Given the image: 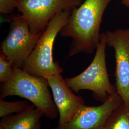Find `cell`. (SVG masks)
I'll return each mask as SVG.
<instances>
[{
	"instance_id": "obj_1",
	"label": "cell",
	"mask_w": 129,
	"mask_h": 129,
	"mask_svg": "<svg viewBox=\"0 0 129 129\" xmlns=\"http://www.w3.org/2000/svg\"><path fill=\"white\" fill-rule=\"evenodd\" d=\"M112 0H85L72 10L60 34L72 39L69 56L80 53L91 54L100 42L103 15Z\"/></svg>"
},
{
	"instance_id": "obj_2",
	"label": "cell",
	"mask_w": 129,
	"mask_h": 129,
	"mask_svg": "<svg viewBox=\"0 0 129 129\" xmlns=\"http://www.w3.org/2000/svg\"><path fill=\"white\" fill-rule=\"evenodd\" d=\"M49 87L46 78L33 76L14 66L11 78L1 85L0 99L12 96L23 98L42 111L47 118L55 119L59 113Z\"/></svg>"
},
{
	"instance_id": "obj_3",
	"label": "cell",
	"mask_w": 129,
	"mask_h": 129,
	"mask_svg": "<svg viewBox=\"0 0 129 129\" xmlns=\"http://www.w3.org/2000/svg\"><path fill=\"white\" fill-rule=\"evenodd\" d=\"M73 10L61 11L51 19L23 65V70L46 79L63 72L59 64L53 60V46L57 35L68 21Z\"/></svg>"
},
{
	"instance_id": "obj_4",
	"label": "cell",
	"mask_w": 129,
	"mask_h": 129,
	"mask_svg": "<svg viewBox=\"0 0 129 129\" xmlns=\"http://www.w3.org/2000/svg\"><path fill=\"white\" fill-rule=\"evenodd\" d=\"M106 36L101 34L100 42L92 62L81 73L71 78L64 79L72 90L78 92L88 90L93 92L98 100L103 102L116 93L115 86L110 80L106 66Z\"/></svg>"
},
{
	"instance_id": "obj_5",
	"label": "cell",
	"mask_w": 129,
	"mask_h": 129,
	"mask_svg": "<svg viewBox=\"0 0 129 129\" xmlns=\"http://www.w3.org/2000/svg\"><path fill=\"white\" fill-rule=\"evenodd\" d=\"M9 21V31L1 44V51L13 66L22 69L42 34H33L22 14L14 16Z\"/></svg>"
},
{
	"instance_id": "obj_6",
	"label": "cell",
	"mask_w": 129,
	"mask_h": 129,
	"mask_svg": "<svg viewBox=\"0 0 129 129\" xmlns=\"http://www.w3.org/2000/svg\"><path fill=\"white\" fill-rule=\"evenodd\" d=\"M82 0H17V9L28 23L34 34H43L55 14L72 10L82 4Z\"/></svg>"
},
{
	"instance_id": "obj_7",
	"label": "cell",
	"mask_w": 129,
	"mask_h": 129,
	"mask_svg": "<svg viewBox=\"0 0 129 129\" xmlns=\"http://www.w3.org/2000/svg\"><path fill=\"white\" fill-rule=\"evenodd\" d=\"M105 34L107 46L115 53L116 93L129 109V28L108 31Z\"/></svg>"
},
{
	"instance_id": "obj_8",
	"label": "cell",
	"mask_w": 129,
	"mask_h": 129,
	"mask_svg": "<svg viewBox=\"0 0 129 129\" xmlns=\"http://www.w3.org/2000/svg\"><path fill=\"white\" fill-rule=\"evenodd\" d=\"M122 103V99L115 93L100 105L83 106L69 123L57 125L54 129H103L112 112Z\"/></svg>"
},
{
	"instance_id": "obj_9",
	"label": "cell",
	"mask_w": 129,
	"mask_h": 129,
	"mask_svg": "<svg viewBox=\"0 0 129 129\" xmlns=\"http://www.w3.org/2000/svg\"><path fill=\"white\" fill-rule=\"evenodd\" d=\"M47 79L59 113L57 125H64L72 120L85 105V102L82 97L73 93L61 73L55 75Z\"/></svg>"
},
{
	"instance_id": "obj_10",
	"label": "cell",
	"mask_w": 129,
	"mask_h": 129,
	"mask_svg": "<svg viewBox=\"0 0 129 129\" xmlns=\"http://www.w3.org/2000/svg\"><path fill=\"white\" fill-rule=\"evenodd\" d=\"M43 115V111L32 104L21 112L2 118L0 126L5 129H41Z\"/></svg>"
},
{
	"instance_id": "obj_11",
	"label": "cell",
	"mask_w": 129,
	"mask_h": 129,
	"mask_svg": "<svg viewBox=\"0 0 129 129\" xmlns=\"http://www.w3.org/2000/svg\"><path fill=\"white\" fill-rule=\"evenodd\" d=\"M103 129H129V109L123 103L112 112Z\"/></svg>"
},
{
	"instance_id": "obj_12",
	"label": "cell",
	"mask_w": 129,
	"mask_h": 129,
	"mask_svg": "<svg viewBox=\"0 0 129 129\" xmlns=\"http://www.w3.org/2000/svg\"><path fill=\"white\" fill-rule=\"evenodd\" d=\"M31 104L29 102L21 101L11 102L0 99V117L1 118L26 110Z\"/></svg>"
},
{
	"instance_id": "obj_13",
	"label": "cell",
	"mask_w": 129,
	"mask_h": 129,
	"mask_svg": "<svg viewBox=\"0 0 129 129\" xmlns=\"http://www.w3.org/2000/svg\"><path fill=\"white\" fill-rule=\"evenodd\" d=\"M14 66L6 55L0 53V82L4 83L8 81L13 73Z\"/></svg>"
},
{
	"instance_id": "obj_14",
	"label": "cell",
	"mask_w": 129,
	"mask_h": 129,
	"mask_svg": "<svg viewBox=\"0 0 129 129\" xmlns=\"http://www.w3.org/2000/svg\"><path fill=\"white\" fill-rule=\"evenodd\" d=\"M17 0H0V13L3 14L12 13L17 9Z\"/></svg>"
},
{
	"instance_id": "obj_15",
	"label": "cell",
	"mask_w": 129,
	"mask_h": 129,
	"mask_svg": "<svg viewBox=\"0 0 129 129\" xmlns=\"http://www.w3.org/2000/svg\"><path fill=\"white\" fill-rule=\"evenodd\" d=\"M121 4L129 8V0H121Z\"/></svg>"
},
{
	"instance_id": "obj_16",
	"label": "cell",
	"mask_w": 129,
	"mask_h": 129,
	"mask_svg": "<svg viewBox=\"0 0 129 129\" xmlns=\"http://www.w3.org/2000/svg\"><path fill=\"white\" fill-rule=\"evenodd\" d=\"M0 129H5L3 127H2L1 126H0Z\"/></svg>"
}]
</instances>
